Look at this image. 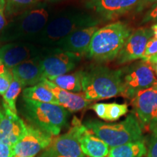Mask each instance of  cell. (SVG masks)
Instances as JSON below:
<instances>
[{"instance_id":"18","label":"cell","mask_w":157,"mask_h":157,"mask_svg":"<svg viewBox=\"0 0 157 157\" xmlns=\"http://www.w3.org/2000/svg\"><path fill=\"white\" fill-rule=\"evenodd\" d=\"M42 83L53 93L58 102V105L69 112H78L87 109L92 102L87 101L83 93H74L57 87L56 84L45 78Z\"/></svg>"},{"instance_id":"13","label":"cell","mask_w":157,"mask_h":157,"mask_svg":"<svg viewBox=\"0 0 157 157\" xmlns=\"http://www.w3.org/2000/svg\"><path fill=\"white\" fill-rule=\"evenodd\" d=\"M153 37L151 28H139L132 32L116 58L117 65H124L142 59L147 43Z\"/></svg>"},{"instance_id":"32","label":"cell","mask_w":157,"mask_h":157,"mask_svg":"<svg viewBox=\"0 0 157 157\" xmlns=\"http://www.w3.org/2000/svg\"><path fill=\"white\" fill-rule=\"evenodd\" d=\"M157 3V0H141L135 8L136 13H140L146 9H149L153 5Z\"/></svg>"},{"instance_id":"14","label":"cell","mask_w":157,"mask_h":157,"mask_svg":"<svg viewBox=\"0 0 157 157\" xmlns=\"http://www.w3.org/2000/svg\"><path fill=\"white\" fill-rule=\"evenodd\" d=\"M141 0H87L86 7L103 20H114L135 10Z\"/></svg>"},{"instance_id":"1","label":"cell","mask_w":157,"mask_h":157,"mask_svg":"<svg viewBox=\"0 0 157 157\" xmlns=\"http://www.w3.org/2000/svg\"><path fill=\"white\" fill-rule=\"evenodd\" d=\"M101 20L88 12L69 7L50 15L48 23L31 42L42 47H52L68 35L79 29L97 26Z\"/></svg>"},{"instance_id":"17","label":"cell","mask_w":157,"mask_h":157,"mask_svg":"<svg viewBox=\"0 0 157 157\" xmlns=\"http://www.w3.org/2000/svg\"><path fill=\"white\" fill-rule=\"evenodd\" d=\"M75 119L78 141L84 154L88 157H106L110 147L82 124L77 117Z\"/></svg>"},{"instance_id":"36","label":"cell","mask_w":157,"mask_h":157,"mask_svg":"<svg viewBox=\"0 0 157 157\" xmlns=\"http://www.w3.org/2000/svg\"><path fill=\"white\" fill-rule=\"evenodd\" d=\"M48 2H59V1H62V0H45Z\"/></svg>"},{"instance_id":"19","label":"cell","mask_w":157,"mask_h":157,"mask_svg":"<svg viewBox=\"0 0 157 157\" xmlns=\"http://www.w3.org/2000/svg\"><path fill=\"white\" fill-rule=\"evenodd\" d=\"M11 70L13 77L18 79L23 87L36 85L45 78L39 56L17 65Z\"/></svg>"},{"instance_id":"29","label":"cell","mask_w":157,"mask_h":157,"mask_svg":"<svg viewBox=\"0 0 157 157\" xmlns=\"http://www.w3.org/2000/svg\"><path fill=\"white\" fill-rule=\"evenodd\" d=\"M147 157H157V132L153 133L147 148Z\"/></svg>"},{"instance_id":"27","label":"cell","mask_w":157,"mask_h":157,"mask_svg":"<svg viewBox=\"0 0 157 157\" xmlns=\"http://www.w3.org/2000/svg\"><path fill=\"white\" fill-rule=\"evenodd\" d=\"M157 55V39L152 37L146 44V50L143 56L142 60H147Z\"/></svg>"},{"instance_id":"15","label":"cell","mask_w":157,"mask_h":157,"mask_svg":"<svg viewBox=\"0 0 157 157\" xmlns=\"http://www.w3.org/2000/svg\"><path fill=\"white\" fill-rule=\"evenodd\" d=\"M26 131V124L16 113L0 106V143L13 146Z\"/></svg>"},{"instance_id":"23","label":"cell","mask_w":157,"mask_h":157,"mask_svg":"<svg viewBox=\"0 0 157 157\" xmlns=\"http://www.w3.org/2000/svg\"><path fill=\"white\" fill-rule=\"evenodd\" d=\"M23 84L16 78L13 77V80L10 85L3 97L2 105L7 108L13 113L17 114L16 108V100L21 93L23 88Z\"/></svg>"},{"instance_id":"5","label":"cell","mask_w":157,"mask_h":157,"mask_svg":"<svg viewBox=\"0 0 157 157\" xmlns=\"http://www.w3.org/2000/svg\"><path fill=\"white\" fill-rule=\"evenodd\" d=\"M84 125L110 148L144 141L143 129L132 113L120 122L108 124L94 119L85 121Z\"/></svg>"},{"instance_id":"8","label":"cell","mask_w":157,"mask_h":157,"mask_svg":"<svg viewBox=\"0 0 157 157\" xmlns=\"http://www.w3.org/2000/svg\"><path fill=\"white\" fill-rule=\"evenodd\" d=\"M131 104L143 130L152 134L157 132V86L139 92Z\"/></svg>"},{"instance_id":"31","label":"cell","mask_w":157,"mask_h":157,"mask_svg":"<svg viewBox=\"0 0 157 157\" xmlns=\"http://www.w3.org/2000/svg\"><path fill=\"white\" fill-rule=\"evenodd\" d=\"M7 21L6 20V2L5 0H0V33L5 28Z\"/></svg>"},{"instance_id":"34","label":"cell","mask_w":157,"mask_h":157,"mask_svg":"<svg viewBox=\"0 0 157 157\" xmlns=\"http://www.w3.org/2000/svg\"><path fill=\"white\" fill-rule=\"evenodd\" d=\"M147 61H148L151 64L154 73L157 76V55L154 57H152V58H149L148 60H147Z\"/></svg>"},{"instance_id":"22","label":"cell","mask_w":157,"mask_h":157,"mask_svg":"<svg viewBox=\"0 0 157 157\" xmlns=\"http://www.w3.org/2000/svg\"><path fill=\"white\" fill-rule=\"evenodd\" d=\"M146 153L144 141H137L110 148L106 157H143Z\"/></svg>"},{"instance_id":"10","label":"cell","mask_w":157,"mask_h":157,"mask_svg":"<svg viewBox=\"0 0 157 157\" xmlns=\"http://www.w3.org/2000/svg\"><path fill=\"white\" fill-rule=\"evenodd\" d=\"M52 135L31 124H26V131L11 147L10 157H34L50 144Z\"/></svg>"},{"instance_id":"30","label":"cell","mask_w":157,"mask_h":157,"mask_svg":"<svg viewBox=\"0 0 157 157\" xmlns=\"http://www.w3.org/2000/svg\"><path fill=\"white\" fill-rule=\"evenodd\" d=\"M91 109L95 111L96 114L99 118L103 120H105V111H106V103H97L93 104L91 106Z\"/></svg>"},{"instance_id":"28","label":"cell","mask_w":157,"mask_h":157,"mask_svg":"<svg viewBox=\"0 0 157 157\" xmlns=\"http://www.w3.org/2000/svg\"><path fill=\"white\" fill-rule=\"evenodd\" d=\"M157 23V3L151 6L148 10L145 13L141 24H145L148 23Z\"/></svg>"},{"instance_id":"26","label":"cell","mask_w":157,"mask_h":157,"mask_svg":"<svg viewBox=\"0 0 157 157\" xmlns=\"http://www.w3.org/2000/svg\"><path fill=\"white\" fill-rule=\"evenodd\" d=\"M13 80L10 68L0 62V95H4Z\"/></svg>"},{"instance_id":"20","label":"cell","mask_w":157,"mask_h":157,"mask_svg":"<svg viewBox=\"0 0 157 157\" xmlns=\"http://www.w3.org/2000/svg\"><path fill=\"white\" fill-rule=\"evenodd\" d=\"M82 77L83 70H79L72 74L54 76L48 79L63 90L71 93H80L82 92Z\"/></svg>"},{"instance_id":"12","label":"cell","mask_w":157,"mask_h":157,"mask_svg":"<svg viewBox=\"0 0 157 157\" xmlns=\"http://www.w3.org/2000/svg\"><path fill=\"white\" fill-rule=\"evenodd\" d=\"M42 50L43 47L30 42L7 43L0 48V62L12 69L39 56Z\"/></svg>"},{"instance_id":"33","label":"cell","mask_w":157,"mask_h":157,"mask_svg":"<svg viewBox=\"0 0 157 157\" xmlns=\"http://www.w3.org/2000/svg\"><path fill=\"white\" fill-rule=\"evenodd\" d=\"M11 146L0 143V157H10Z\"/></svg>"},{"instance_id":"6","label":"cell","mask_w":157,"mask_h":157,"mask_svg":"<svg viewBox=\"0 0 157 157\" xmlns=\"http://www.w3.org/2000/svg\"><path fill=\"white\" fill-rule=\"evenodd\" d=\"M22 113L31 125L52 136H58L67 124L69 111L59 105L23 98Z\"/></svg>"},{"instance_id":"11","label":"cell","mask_w":157,"mask_h":157,"mask_svg":"<svg viewBox=\"0 0 157 157\" xmlns=\"http://www.w3.org/2000/svg\"><path fill=\"white\" fill-rule=\"evenodd\" d=\"M77 138L75 117L71 121L69 130L63 135L52 139L50 144L39 157H84Z\"/></svg>"},{"instance_id":"9","label":"cell","mask_w":157,"mask_h":157,"mask_svg":"<svg viewBox=\"0 0 157 157\" xmlns=\"http://www.w3.org/2000/svg\"><path fill=\"white\" fill-rule=\"evenodd\" d=\"M39 56L46 78L68 74L76 68L82 58L55 47H43Z\"/></svg>"},{"instance_id":"3","label":"cell","mask_w":157,"mask_h":157,"mask_svg":"<svg viewBox=\"0 0 157 157\" xmlns=\"http://www.w3.org/2000/svg\"><path fill=\"white\" fill-rule=\"evenodd\" d=\"M82 93L91 102L121 95L120 69H111L101 64L90 65L83 70Z\"/></svg>"},{"instance_id":"24","label":"cell","mask_w":157,"mask_h":157,"mask_svg":"<svg viewBox=\"0 0 157 157\" xmlns=\"http://www.w3.org/2000/svg\"><path fill=\"white\" fill-rule=\"evenodd\" d=\"M40 1L41 0H5L6 17H14L40 2Z\"/></svg>"},{"instance_id":"35","label":"cell","mask_w":157,"mask_h":157,"mask_svg":"<svg viewBox=\"0 0 157 157\" xmlns=\"http://www.w3.org/2000/svg\"><path fill=\"white\" fill-rule=\"evenodd\" d=\"M151 29L153 32V37L157 39V23H155L151 27Z\"/></svg>"},{"instance_id":"21","label":"cell","mask_w":157,"mask_h":157,"mask_svg":"<svg viewBox=\"0 0 157 157\" xmlns=\"http://www.w3.org/2000/svg\"><path fill=\"white\" fill-rule=\"evenodd\" d=\"M23 99L39 102V103H51L58 105V102L53 93L48 89L42 82L32 87H25L23 91Z\"/></svg>"},{"instance_id":"7","label":"cell","mask_w":157,"mask_h":157,"mask_svg":"<svg viewBox=\"0 0 157 157\" xmlns=\"http://www.w3.org/2000/svg\"><path fill=\"white\" fill-rule=\"evenodd\" d=\"M121 96L132 100L140 91L157 86L156 77L151 64L145 60L136 61L120 68Z\"/></svg>"},{"instance_id":"25","label":"cell","mask_w":157,"mask_h":157,"mask_svg":"<svg viewBox=\"0 0 157 157\" xmlns=\"http://www.w3.org/2000/svg\"><path fill=\"white\" fill-rule=\"evenodd\" d=\"M127 112H128V105H127V103H106V111H105V121H117L121 117L127 114Z\"/></svg>"},{"instance_id":"4","label":"cell","mask_w":157,"mask_h":157,"mask_svg":"<svg viewBox=\"0 0 157 157\" xmlns=\"http://www.w3.org/2000/svg\"><path fill=\"white\" fill-rule=\"evenodd\" d=\"M131 34L130 27L120 21L98 29L92 38L86 56L100 63L112 61L117 58Z\"/></svg>"},{"instance_id":"2","label":"cell","mask_w":157,"mask_h":157,"mask_svg":"<svg viewBox=\"0 0 157 157\" xmlns=\"http://www.w3.org/2000/svg\"><path fill=\"white\" fill-rule=\"evenodd\" d=\"M50 15L46 2L37 3L10 20L0 33V42H31L44 28Z\"/></svg>"},{"instance_id":"16","label":"cell","mask_w":157,"mask_h":157,"mask_svg":"<svg viewBox=\"0 0 157 157\" xmlns=\"http://www.w3.org/2000/svg\"><path fill=\"white\" fill-rule=\"evenodd\" d=\"M98 29L97 25L79 29L60 39L52 47L81 57L87 56L92 38Z\"/></svg>"}]
</instances>
